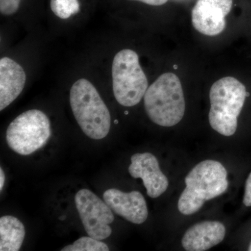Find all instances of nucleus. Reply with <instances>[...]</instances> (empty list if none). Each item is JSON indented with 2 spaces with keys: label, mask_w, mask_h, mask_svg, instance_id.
<instances>
[{
  "label": "nucleus",
  "mask_w": 251,
  "mask_h": 251,
  "mask_svg": "<svg viewBox=\"0 0 251 251\" xmlns=\"http://www.w3.org/2000/svg\"><path fill=\"white\" fill-rule=\"evenodd\" d=\"M103 197L115 214L132 224H143L148 219L146 201L139 191L125 193L116 188H110L104 192Z\"/></svg>",
  "instance_id": "9d476101"
},
{
  "label": "nucleus",
  "mask_w": 251,
  "mask_h": 251,
  "mask_svg": "<svg viewBox=\"0 0 251 251\" xmlns=\"http://www.w3.org/2000/svg\"><path fill=\"white\" fill-rule=\"evenodd\" d=\"M21 0H0V12L5 16H12L17 12Z\"/></svg>",
  "instance_id": "dca6fc26"
},
{
  "label": "nucleus",
  "mask_w": 251,
  "mask_h": 251,
  "mask_svg": "<svg viewBox=\"0 0 251 251\" xmlns=\"http://www.w3.org/2000/svg\"><path fill=\"white\" fill-rule=\"evenodd\" d=\"M70 105L77 123L87 137L101 140L108 135L110 111L90 81L81 78L74 82L70 90Z\"/></svg>",
  "instance_id": "f03ea898"
},
{
  "label": "nucleus",
  "mask_w": 251,
  "mask_h": 251,
  "mask_svg": "<svg viewBox=\"0 0 251 251\" xmlns=\"http://www.w3.org/2000/svg\"><path fill=\"white\" fill-rule=\"evenodd\" d=\"M233 0H198L192 10V24L204 35L214 36L224 31L226 17Z\"/></svg>",
  "instance_id": "6e6552de"
},
{
  "label": "nucleus",
  "mask_w": 251,
  "mask_h": 251,
  "mask_svg": "<svg viewBox=\"0 0 251 251\" xmlns=\"http://www.w3.org/2000/svg\"><path fill=\"white\" fill-rule=\"evenodd\" d=\"M249 251H251V242L250 243V245H249Z\"/></svg>",
  "instance_id": "aec40b11"
},
{
  "label": "nucleus",
  "mask_w": 251,
  "mask_h": 251,
  "mask_svg": "<svg viewBox=\"0 0 251 251\" xmlns=\"http://www.w3.org/2000/svg\"><path fill=\"white\" fill-rule=\"evenodd\" d=\"M26 82L24 69L9 57L0 59V110L13 103L23 92Z\"/></svg>",
  "instance_id": "f8f14e48"
},
{
  "label": "nucleus",
  "mask_w": 251,
  "mask_h": 251,
  "mask_svg": "<svg viewBox=\"0 0 251 251\" xmlns=\"http://www.w3.org/2000/svg\"><path fill=\"white\" fill-rule=\"evenodd\" d=\"M112 76L114 96L120 105L133 107L141 101L148 89V80L134 50L124 49L115 54Z\"/></svg>",
  "instance_id": "39448f33"
},
{
  "label": "nucleus",
  "mask_w": 251,
  "mask_h": 251,
  "mask_svg": "<svg viewBox=\"0 0 251 251\" xmlns=\"http://www.w3.org/2000/svg\"><path fill=\"white\" fill-rule=\"evenodd\" d=\"M105 243L91 237H82L71 245L63 248L62 251H108Z\"/></svg>",
  "instance_id": "4468645a"
},
{
  "label": "nucleus",
  "mask_w": 251,
  "mask_h": 251,
  "mask_svg": "<svg viewBox=\"0 0 251 251\" xmlns=\"http://www.w3.org/2000/svg\"><path fill=\"white\" fill-rule=\"evenodd\" d=\"M133 1H140L145 4L151 5V6H161L166 4L168 0H133Z\"/></svg>",
  "instance_id": "a211bd4d"
},
{
  "label": "nucleus",
  "mask_w": 251,
  "mask_h": 251,
  "mask_svg": "<svg viewBox=\"0 0 251 251\" xmlns=\"http://www.w3.org/2000/svg\"><path fill=\"white\" fill-rule=\"evenodd\" d=\"M185 183L186 188L178 201V209L184 215L197 212L206 201L224 194L228 188L227 171L214 160L196 165L186 176Z\"/></svg>",
  "instance_id": "f257e3e1"
},
{
  "label": "nucleus",
  "mask_w": 251,
  "mask_h": 251,
  "mask_svg": "<svg viewBox=\"0 0 251 251\" xmlns=\"http://www.w3.org/2000/svg\"><path fill=\"white\" fill-rule=\"evenodd\" d=\"M50 7L56 16L67 19L80 11V3L78 0H51Z\"/></svg>",
  "instance_id": "2eb2a0df"
},
{
  "label": "nucleus",
  "mask_w": 251,
  "mask_h": 251,
  "mask_svg": "<svg viewBox=\"0 0 251 251\" xmlns=\"http://www.w3.org/2000/svg\"><path fill=\"white\" fill-rule=\"evenodd\" d=\"M51 135L49 117L36 109L18 115L6 130V142L13 151L27 156L42 148Z\"/></svg>",
  "instance_id": "423d86ee"
},
{
  "label": "nucleus",
  "mask_w": 251,
  "mask_h": 251,
  "mask_svg": "<svg viewBox=\"0 0 251 251\" xmlns=\"http://www.w3.org/2000/svg\"><path fill=\"white\" fill-rule=\"evenodd\" d=\"M75 202L81 221L90 237L101 241L111 235L110 225L115 217L105 201L90 190L83 188L75 195Z\"/></svg>",
  "instance_id": "0eeeda50"
},
{
  "label": "nucleus",
  "mask_w": 251,
  "mask_h": 251,
  "mask_svg": "<svg viewBox=\"0 0 251 251\" xmlns=\"http://www.w3.org/2000/svg\"><path fill=\"white\" fill-rule=\"evenodd\" d=\"M243 202L245 206H251V173L247 180L245 186V193H244V201Z\"/></svg>",
  "instance_id": "f3484780"
},
{
  "label": "nucleus",
  "mask_w": 251,
  "mask_h": 251,
  "mask_svg": "<svg viewBox=\"0 0 251 251\" xmlns=\"http://www.w3.org/2000/svg\"><path fill=\"white\" fill-rule=\"evenodd\" d=\"M226 229L219 221H203L194 225L185 232L181 240L187 251H204L224 240Z\"/></svg>",
  "instance_id": "9b49d317"
},
{
  "label": "nucleus",
  "mask_w": 251,
  "mask_h": 251,
  "mask_svg": "<svg viewBox=\"0 0 251 251\" xmlns=\"http://www.w3.org/2000/svg\"><path fill=\"white\" fill-rule=\"evenodd\" d=\"M130 161L129 174L135 179L140 178L143 180L148 196L157 198L166 192L169 182L160 169L156 156L149 152L135 153Z\"/></svg>",
  "instance_id": "1a4fd4ad"
},
{
  "label": "nucleus",
  "mask_w": 251,
  "mask_h": 251,
  "mask_svg": "<svg viewBox=\"0 0 251 251\" xmlns=\"http://www.w3.org/2000/svg\"><path fill=\"white\" fill-rule=\"evenodd\" d=\"M25 237L24 225L13 216L0 219V251H18Z\"/></svg>",
  "instance_id": "ddd939ff"
},
{
  "label": "nucleus",
  "mask_w": 251,
  "mask_h": 251,
  "mask_svg": "<svg viewBox=\"0 0 251 251\" xmlns=\"http://www.w3.org/2000/svg\"><path fill=\"white\" fill-rule=\"evenodd\" d=\"M144 104L149 118L158 126L171 127L184 117L186 103L179 77L173 73L160 75L148 87Z\"/></svg>",
  "instance_id": "7ed1b4c3"
},
{
  "label": "nucleus",
  "mask_w": 251,
  "mask_h": 251,
  "mask_svg": "<svg viewBox=\"0 0 251 251\" xmlns=\"http://www.w3.org/2000/svg\"><path fill=\"white\" fill-rule=\"evenodd\" d=\"M247 97L245 86L233 77H223L214 82L209 92L211 128L224 136L233 135Z\"/></svg>",
  "instance_id": "20e7f679"
},
{
  "label": "nucleus",
  "mask_w": 251,
  "mask_h": 251,
  "mask_svg": "<svg viewBox=\"0 0 251 251\" xmlns=\"http://www.w3.org/2000/svg\"><path fill=\"white\" fill-rule=\"evenodd\" d=\"M5 182V175L2 168H0V191H2Z\"/></svg>",
  "instance_id": "6ab92c4d"
}]
</instances>
